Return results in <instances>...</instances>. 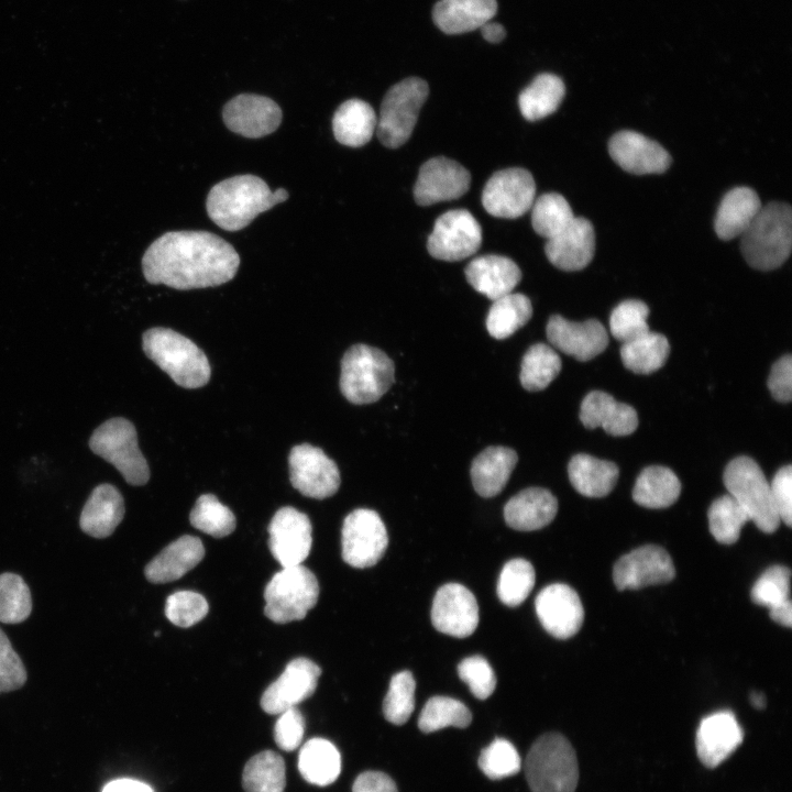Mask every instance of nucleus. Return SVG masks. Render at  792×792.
<instances>
[{"label": "nucleus", "instance_id": "49", "mask_svg": "<svg viewBox=\"0 0 792 792\" xmlns=\"http://www.w3.org/2000/svg\"><path fill=\"white\" fill-rule=\"evenodd\" d=\"M416 682L410 671L393 675L388 692L383 701L385 718L394 725L405 724L415 708Z\"/></svg>", "mask_w": 792, "mask_h": 792}, {"label": "nucleus", "instance_id": "29", "mask_svg": "<svg viewBox=\"0 0 792 792\" xmlns=\"http://www.w3.org/2000/svg\"><path fill=\"white\" fill-rule=\"evenodd\" d=\"M204 556L205 548L199 538L182 536L147 563L145 578L155 584L176 581L194 569Z\"/></svg>", "mask_w": 792, "mask_h": 792}, {"label": "nucleus", "instance_id": "33", "mask_svg": "<svg viewBox=\"0 0 792 792\" xmlns=\"http://www.w3.org/2000/svg\"><path fill=\"white\" fill-rule=\"evenodd\" d=\"M758 194L749 187H736L722 199L716 212L714 229L722 240L740 237L760 211Z\"/></svg>", "mask_w": 792, "mask_h": 792}, {"label": "nucleus", "instance_id": "36", "mask_svg": "<svg viewBox=\"0 0 792 792\" xmlns=\"http://www.w3.org/2000/svg\"><path fill=\"white\" fill-rule=\"evenodd\" d=\"M298 770L309 783L326 787L341 772V756L336 746L324 738H311L300 748Z\"/></svg>", "mask_w": 792, "mask_h": 792}, {"label": "nucleus", "instance_id": "40", "mask_svg": "<svg viewBox=\"0 0 792 792\" xmlns=\"http://www.w3.org/2000/svg\"><path fill=\"white\" fill-rule=\"evenodd\" d=\"M532 316L530 299L519 293H510L493 300L486 318L491 337L502 340L524 327Z\"/></svg>", "mask_w": 792, "mask_h": 792}, {"label": "nucleus", "instance_id": "45", "mask_svg": "<svg viewBox=\"0 0 792 792\" xmlns=\"http://www.w3.org/2000/svg\"><path fill=\"white\" fill-rule=\"evenodd\" d=\"M707 517L712 536L723 544L735 543L743 526L749 520L745 509L729 494L713 501Z\"/></svg>", "mask_w": 792, "mask_h": 792}, {"label": "nucleus", "instance_id": "15", "mask_svg": "<svg viewBox=\"0 0 792 792\" xmlns=\"http://www.w3.org/2000/svg\"><path fill=\"white\" fill-rule=\"evenodd\" d=\"M675 576L670 554L661 547L646 544L620 557L613 569L619 591L669 583Z\"/></svg>", "mask_w": 792, "mask_h": 792}, {"label": "nucleus", "instance_id": "2", "mask_svg": "<svg viewBox=\"0 0 792 792\" xmlns=\"http://www.w3.org/2000/svg\"><path fill=\"white\" fill-rule=\"evenodd\" d=\"M284 188L272 191L255 175H237L216 184L209 191L206 208L209 218L221 229L238 231L277 204L288 199Z\"/></svg>", "mask_w": 792, "mask_h": 792}, {"label": "nucleus", "instance_id": "43", "mask_svg": "<svg viewBox=\"0 0 792 792\" xmlns=\"http://www.w3.org/2000/svg\"><path fill=\"white\" fill-rule=\"evenodd\" d=\"M566 199L558 193L543 194L531 206V224L547 240L563 231L574 219Z\"/></svg>", "mask_w": 792, "mask_h": 792}, {"label": "nucleus", "instance_id": "44", "mask_svg": "<svg viewBox=\"0 0 792 792\" xmlns=\"http://www.w3.org/2000/svg\"><path fill=\"white\" fill-rule=\"evenodd\" d=\"M471 722V711L462 702L448 696H432L419 715L418 727L424 733H433L449 726L465 728Z\"/></svg>", "mask_w": 792, "mask_h": 792}, {"label": "nucleus", "instance_id": "60", "mask_svg": "<svg viewBox=\"0 0 792 792\" xmlns=\"http://www.w3.org/2000/svg\"><path fill=\"white\" fill-rule=\"evenodd\" d=\"M102 792H153V790L142 781L123 778L108 782Z\"/></svg>", "mask_w": 792, "mask_h": 792}, {"label": "nucleus", "instance_id": "57", "mask_svg": "<svg viewBox=\"0 0 792 792\" xmlns=\"http://www.w3.org/2000/svg\"><path fill=\"white\" fill-rule=\"evenodd\" d=\"M774 508L788 527L792 525V466L785 465L778 470L770 483Z\"/></svg>", "mask_w": 792, "mask_h": 792}, {"label": "nucleus", "instance_id": "53", "mask_svg": "<svg viewBox=\"0 0 792 792\" xmlns=\"http://www.w3.org/2000/svg\"><path fill=\"white\" fill-rule=\"evenodd\" d=\"M209 609L206 598L196 592L178 591L169 595L165 604L167 619L178 627H190L200 622Z\"/></svg>", "mask_w": 792, "mask_h": 792}, {"label": "nucleus", "instance_id": "34", "mask_svg": "<svg viewBox=\"0 0 792 792\" xmlns=\"http://www.w3.org/2000/svg\"><path fill=\"white\" fill-rule=\"evenodd\" d=\"M568 474L572 486L581 495L604 497L615 487L619 470L610 461L580 453L570 460Z\"/></svg>", "mask_w": 792, "mask_h": 792}, {"label": "nucleus", "instance_id": "5", "mask_svg": "<svg viewBox=\"0 0 792 792\" xmlns=\"http://www.w3.org/2000/svg\"><path fill=\"white\" fill-rule=\"evenodd\" d=\"M525 774L532 792H574L579 765L572 745L558 733L540 736L527 754Z\"/></svg>", "mask_w": 792, "mask_h": 792}, {"label": "nucleus", "instance_id": "4", "mask_svg": "<svg viewBox=\"0 0 792 792\" xmlns=\"http://www.w3.org/2000/svg\"><path fill=\"white\" fill-rule=\"evenodd\" d=\"M741 253L751 267L771 271L790 256L792 245V210L785 202L761 207L740 235Z\"/></svg>", "mask_w": 792, "mask_h": 792}, {"label": "nucleus", "instance_id": "56", "mask_svg": "<svg viewBox=\"0 0 792 792\" xmlns=\"http://www.w3.org/2000/svg\"><path fill=\"white\" fill-rule=\"evenodd\" d=\"M305 733V718L295 707L279 714L274 727L276 745L285 751H293L301 744Z\"/></svg>", "mask_w": 792, "mask_h": 792}, {"label": "nucleus", "instance_id": "10", "mask_svg": "<svg viewBox=\"0 0 792 792\" xmlns=\"http://www.w3.org/2000/svg\"><path fill=\"white\" fill-rule=\"evenodd\" d=\"M91 451L111 463L128 484L144 485L150 479L148 464L138 446L134 425L122 417L100 425L89 439Z\"/></svg>", "mask_w": 792, "mask_h": 792}, {"label": "nucleus", "instance_id": "24", "mask_svg": "<svg viewBox=\"0 0 792 792\" xmlns=\"http://www.w3.org/2000/svg\"><path fill=\"white\" fill-rule=\"evenodd\" d=\"M744 732L730 711H719L704 717L696 732V751L707 768L724 762L743 743Z\"/></svg>", "mask_w": 792, "mask_h": 792}, {"label": "nucleus", "instance_id": "8", "mask_svg": "<svg viewBox=\"0 0 792 792\" xmlns=\"http://www.w3.org/2000/svg\"><path fill=\"white\" fill-rule=\"evenodd\" d=\"M428 95L427 81L418 77L391 87L382 101L376 124L377 138L384 146L397 148L408 141Z\"/></svg>", "mask_w": 792, "mask_h": 792}, {"label": "nucleus", "instance_id": "6", "mask_svg": "<svg viewBox=\"0 0 792 792\" xmlns=\"http://www.w3.org/2000/svg\"><path fill=\"white\" fill-rule=\"evenodd\" d=\"M394 378V363L380 349L354 344L341 360L340 389L352 404L378 400L389 389Z\"/></svg>", "mask_w": 792, "mask_h": 792}, {"label": "nucleus", "instance_id": "59", "mask_svg": "<svg viewBox=\"0 0 792 792\" xmlns=\"http://www.w3.org/2000/svg\"><path fill=\"white\" fill-rule=\"evenodd\" d=\"M352 792H398L394 780L381 771L360 773L352 787Z\"/></svg>", "mask_w": 792, "mask_h": 792}, {"label": "nucleus", "instance_id": "62", "mask_svg": "<svg viewBox=\"0 0 792 792\" xmlns=\"http://www.w3.org/2000/svg\"><path fill=\"white\" fill-rule=\"evenodd\" d=\"M480 29L483 37L491 43H499L506 36L504 26L492 20L485 22Z\"/></svg>", "mask_w": 792, "mask_h": 792}, {"label": "nucleus", "instance_id": "7", "mask_svg": "<svg viewBox=\"0 0 792 792\" xmlns=\"http://www.w3.org/2000/svg\"><path fill=\"white\" fill-rule=\"evenodd\" d=\"M723 481L729 495L747 513L749 520L766 534L774 532L780 518L773 505L770 483L749 457H737L725 468Z\"/></svg>", "mask_w": 792, "mask_h": 792}, {"label": "nucleus", "instance_id": "21", "mask_svg": "<svg viewBox=\"0 0 792 792\" xmlns=\"http://www.w3.org/2000/svg\"><path fill=\"white\" fill-rule=\"evenodd\" d=\"M321 669L307 658H296L263 693L261 706L276 715L310 697L317 689Z\"/></svg>", "mask_w": 792, "mask_h": 792}, {"label": "nucleus", "instance_id": "27", "mask_svg": "<svg viewBox=\"0 0 792 792\" xmlns=\"http://www.w3.org/2000/svg\"><path fill=\"white\" fill-rule=\"evenodd\" d=\"M469 284L488 299L510 294L521 279L517 264L502 255L487 254L472 260L465 267Z\"/></svg>", "mask_w": 792, "mask_h": 792}, {"label": "nucleus", "instance_id": "47", "mask_svg": "<svg viewBox=\"0 0 792 792\" xmlns=\"http://www.w3.org/2000/svg\"><path fill=\"white\" fill-rule=\"evenodd\" d=\"M189 519L195 528L216 538L230 535L237 525L231 509L221 504L212 494H204L198 497Z\"/></svg>", "mask_w": 792, "mask_h": 792}, {"label": "nucleus", "instance_id": "32", "mask_svg": "<svg viewBox=\"0 0 792 792\" xmlns=\"http://www.w3.org/2000/svg\"><path fill=\"white\" fill-rule=\"evenodd\" d=\"M496 12V0H439L432 16L442 32L460 34L480 29Z\"/></svg>", "mask_w": 792, "mask_h": 792}, {"label": "nucleus", "instance_id": "50", "mask_svg": "<svg viewBox=\"0 0 792 792\" xmlns=\"http://www.w3.org/2000/svg\"><path fill=\"white\" fill-rule=\"evenodd\" d=\"M479 767L491 780H501L518 773L521 769V759L510 741L495 738L481 751Z\"/></svg>", "mask_w": 792, "mask_h": 792}, {"label": "nucleus", "instance_id": "3", "mask_svg": "<svg viewBox=\"0 0 792 792\" xmlns=\"http://www.w3.org/2000/svg\"><path fill=\"white\" fill-rule=\"evenodd\" d=\"M142 342L146 356L177 385L199 388L209 382L211 369L206 354L185 336L157 327L146 330Z\"/></svg>", "mask_w": 792, "mask_h": 792}, {"label": "nucleus", "instance_id": "17", "mask_svg": "<svg viewBox=\"0 0 792 792\" xmlns=\"http://www.w3.org/2000/svg\"><path fill=\"white\" fill-rule=\"evenodd\" d=\"M470 172L460 163L437 156L424 163L414 187V197L418 205L430 206L436 202L458 199L470 188Z\"/></svg>", "mask_w": 792, "mask_h": 792}, {"label": "nucleus", "instance_id": "31", "mask_svg": "<svg viewBox=\"0 0 792 792\" xmlns=\"http://www.w3.org/2000/svg\"><path fill=\"white\" fill-rule=\"evenodd\" d=\"M517 461V453L507 447L495 446L483 450L471 466V480L476 493L486 498L501 493Z\"/></svg>", "mask_w": 792, "mask_h": 792}, {"label": "nucleus", "instance_id": "61", "mask_svg": "<svg viewBox=\"0 0 792 792\" xmlns=\"http://www.w3.org/2000/svg\"><path fill=\"white\" fill-rule=\"evenodd\" d=\"M770 618L784 627L792 625V605L790 600L769 609Z\"/></svg>", "mask_w": 792, "mask_h": 792}, {"label": "nucleus", "instance_id": "14", "mask_svg": "<svg viewBox=\"0 0 792 792\" xmlns=\"http://www.w3.org/2000/svg\"><path fill=\"white\" fill-rule=\"evenodd\" d=\"M288 463L290 483L302 495L323 499L339 490V469L320 448L309 443L295 446L290 450Z\"/></svg>", "mask_w": 792, "mask_h": 792}, {"label": "nucleus", "instance_id": "52", "mask_svg": "<svg viewBox=\"0 0 792 792\" xmlns=\"http://www.w3.org/2000/svg\"><path fill=\"white\" fill-rule=\"evenodd\" d=\"M790 575V569L784 565L769 566L752 585L751 601L768 609L789 601Z\"/></svg>", "mask_w": 792, "mask_h": 792}, {"label": "nucleus", "instance_id": "42", "mask_svg": "<svg viewBox=\"0 0 792 792\" xmlns=\"http://www.w3.org/2000/svg\"><path fill=\"white\" fill-rule=\"evenodd\" d=\"M561 359L548 344H532L521 361L520 383L529 392L542 391L561 371Z\"/></svg>", "mask_w": 792, "mask_h": 792}, {"label": "nucleus", "instance_id": "18", "mask_svg": "<svg viewBox=\"0 0 792 792\" xmlns=\"http://www.w3.org/2000/svg\"><path fill=\"white\" fill-rule=\"evenodd\" d=\"M535 608L542 627L558 639L573 637L584 620V609L578 593L562 583L543 587L535 600Z\"/></svg>", "mask_w": 792, "mask_h": 792}, {"label": "nucleus", "instance_id": "46", "mask_svg": "<svg viewBox=\"0 0 792 792\" xmlns=\"http://www.w3.org/2000/svg\"><path fill=\"white\" fill-rule=\"evenodd\" d=\"M536 580L532 564L525 559H513L503 566L498 582L497 596L509 607L520 605L530 594Z\"/></svg>", "mask_w": 792, "mask_h": 792}, {"label": "nucleus", "instance_id": "16", "mask_svg": "<svg viewBox=\"0 0 792 792\" xmlns=\"http://www.w3.org/2000/svg\"><path fill=\"white\" fill-rule=\"evenodd\" d=\"M271 553L283 568L301 564L312 544V527L308 516L294 507L279 508L268 525Z\"/></svg>", "mask_w": 792, "mask_h": 792}, {"label": "nucleus", "instance_id": "13", "mask_svg": "<svg viewBox=\"0 0 792 792\" xmlns=\"http://www.w3.org/2000/svg\"><path fill=\"white\" fill-rule=\"evenodd\" d=\"M536 198V184L525 168H506L494 173L487 180L482 204L497 218L515 219L531 209Z\"/></svg>", "mask_w": 792, "mask_h": 792}, {"label": "nucleus", "instance_id": "63", "mask_svg": "<svg viewBox=\"0 0 792 792\" xmlns=\"http://www.w3.org/2000/svg\"><path fill=\"white\" fill-rule=\"evenodd\" d=\"M750 702L758 710H761L766 706V698L763 694L758 692H754L750 694Z\"/></svg>", "mask_w": 792, "mask_h": 792}, {"label": "nucleus", "instance_id": "48", "mask_svg": "<svg viewBox=\"0 0 792 792\" xmlns=\"http://www.w3.org/2000/svg\"><path fill=\"white\" fill-rule=\"evenodd\" d=\"M32 610L31 592L24 580L11 572L0 574V622H24Z\"/></svg>", "mask_w": 792, "mask_h": 792}, {"label": "nucleus", "instance_id": "39", "mask_svg": "<svg viewBox=\"0 0 792 792\" xmlns=\"http://www.w3.org/2000/svg\"><path fill=\"white\" fill-rule=\"evenodd\" d=\"M670 352L668 339L657 332L648 331L620 348V358L625 367L636 374H650L666 363Z\"/></svg>", "mask_w": 792, "mask_h": 792}, {"label": "nucleus", "instance_id": "11", "mask_svg": "<svg viewBox=\"0 0 792 792\" xmlns=\"http://www.w3.org/2000/svg\"><path fill=\"white\" fill-rule=\"evenodd\" d=\"M388 536L380 515L358 508L344 519L341 530L342 559L351 566L365 569L375 565L384 556Z\"/></svg>", "mask_w": 792, "mask_h": 792}, {"label": "nucleus", "instance_id": "54", "mask_svg": "<svg viewBox=\"0 0 792 792\" xmlns=\"http://www.w3.org/2000/svg\"><path fill=\"white\" fill-rule=\"evenodd\" d=\"M458 674L479 700H486L495 691L496 675L484 657L471 656L463 659L458 666Z\"/></svg>", "mask_w": 792, "mask_h": 792}, {"label": "nucleus", "instance_id": "37", "mask_svg": "<svg viewBox=\"0 0 792 792\" xmlns=\"http://www.w3.org/2000/svg\"><path fill=\"white\" fill-rule=\"evenodd\" d=\"M681 483L675 473L660 465L644 469L636 480L632 498L646 508H666L680 496Z\"/></svg>", "mask_w": 792, "mask_h": 792}, {"label": "nucleus", "instance_id": "1", "mask_svg": "<svg viewBox=\"0 0 792 792\" xmlns=\"http://www.w3.org/2000/svg\"><path fill=\"white\" fill-rule=\"evenodd\" d=\"M234 248L207 231H170L157 238L142 257L150 284L186 290L231 280L239 268Z\"/></svg>", "mask_w": 792, "mask_h": 792}, {"label": "nucleus", "instance_id": "51", "mask_svg": "<svg viewBox=\"0 0 792 792\" xmlns=\"http://www.w3.org/2000/svg\"><path fill=\"white\" fill-rule=\"evenodd\" d=\"M648 315L649 308L644 301L636 299L622 301L610 314V333L623 343L640 337L650 331L647 323Z\"/></svg>", "mask_w": 792, "mask_h": 792}, {"label": "nucleus", "instance_id": "41", "mask_svg": "<svg viewBox=\"0 0 792 792\" xmlns=\"http://www.w3.org/2000/svg\"><path fill=\"white\" fill-rule=\"evenodd\" d=\"M242 785L245 792H284V759L272 750L253 756L243 769Z\"/></svg>", "mask_w": 792, "mask_h": 792}, {"label": "nucleus", "instance_id": "25", "mask_svg": "<svg viewBox=\"0 0 792 792\" xmlns=\"http://www.w3.org/2000/svg\"><path fill=\"white\" fill-rule=\"evenodd\" d=\"M544 252L551 264L559 270H583L590 264L595 252L593 224L583 217H575L563 231L547 240Z\"/></svg>", "mask_w": 792, "mask_h": 792}, {"label": "nucleus", "instance_id": "38", "mask_svg": "<svg viewBox=\"0 0 792 792\" xmlns=\"http://www.w3.org/2000/svg\"><path fill=\"white\" fill-rule=\"evenodd\" d=\"M564 94L565 86L560 77L549 73L540 74L520 92V112L528 121L543 119L559 108Z\"/></svg>", "mask_w": 792, "mask_h": 792}, {"label": "nucleus", "instance_id": "58", "mask_svg": "<svg viewBox=\"0 0 792 792\" xmlns=\"http://www.w3.org/2000/svg\"><path fill=\"white\" fill-rule=\"evenodd\" d=\"M771 396L779 403H789L792 397V358L783 355L773 363L768 381Z\"/></svg>", "mask_w": 792, "mask_h": 792}, {"label": "nucleus", "instance_id": "28", "mask_svg": "<svg viewBox=\"0 0 792 792\" xmlns=\"http://www.w3.org/2000/svg\"><path fill=\"white\" fill-rule=\"evenodd\" d=\"M558 512L557 498L542 487H528L514 495L504 507L508 527L532 531L549 525Z\"/></svg>", "mask_w": 792, "mask_h": 792}, {"label": "nucleus", "instance_id": "26", "mask_svg": "<svg viewBox=\"0 0 792 792\" xmlns=\"http://www.w3.org/2000/svg\"><path fill=\"white\" fill-rule=\"evenodd\" d=\"M580 419L587 429L602 427L606 433L616 437L628 436L638 427L636 410L602 391H593L584 397Z\"/></svg>", "mask_w": 792, "mask_h": 792}, {"label": "nucleus", "instance_id": "19", "mask_svg": "<svg viewBox=\"0 0 792 792\" xmlns=\"http://www.w3.org/2000/svg\"><path fill=\"white\" fill-rule=\"evenodd\" d=\"M433 627L446 635L465 638L479 625V605L473 593L459 583L442 585L431 607Z\"/></svg>", "mask_w": 792, "mask_h": 792}, {"label": "nucleus", "instance_id": "55", "mask_svg": "<svg viewBox=\"0 0 792 792\" xmlns=\"http://www.w3.org/2000/svg\"><path fill=\"white\" fill-rule=\"evenodd\" d=\"M25 667L0 628V694L21 689L26 682Z\"/></svg>", "mask_w": 792, "mask_h": 792}, {"label": "nucleus", "instance_id": "30", "mask_svg": "<svg viewBox=\"0 0 792 792\" xmlns=\"http://www.w3.org/2000/svg\"><path fill=\"white\" fill-rule=\"evenodd\" d=\"M124 516V501L117 487L105 483L96 486L79 518L81 530L98 539L109 537Z\"/></svg>", "mask_w": 792, "mask_h": 792}, {"label": "nucleus", "instance_id": "9", "mask_svg": "<svg viewBox=\"0 0 792 792\" xmlns=\"http://www.w3.org/2000/svg\"><path fill=\"white\" fill-rule=\"evenodd\" d=\"M319 584L315 574L299 564L283 568L264 591L265 615L277 624L305 618L318 602Z\"/></svg>", "mask_w": 792, "mask_h": 792}, {"label": "nucleus", "instance_id": "12", "mask_svg": "<svg viewBox=\"0 0 792 792\" xmlns=\"http://www.w3.org/2000/svg\"><path fill=\"white\" fill-rule=\"evenodd\" d=\"M481 244L482 228L477 220L466 209H454L436 220L427 249L437 260L455 262L473 255Z\"/></svg>", "mask_w": 792, "mask_h": 792}, {"label": "nucleus", "instance_id": "22", "mask_svg": "<svg viewBox=\"0 0 792 792\" xmlns=\"http://www.w3.org/2000/svg\"><path fill=\"white\" fill-rule=\"evenodd\" d=\"M546 332L556 349L582 362L592 360L608 345L606 329L596 319L574 322L553 315L548 320Z\"/></svg>", "mask_w": 792, "mask_h": 792}, {"label": "nucleus", "instance_id": "23", "mask_svg": "<svg viewBox=\"0 0 792 792\" xmlns=\"http://www.w3.org/2000/svg\"><path fill=\"white\" fill-rule=\"evenodd\" d=\"M608 152L617 165L635 175L661 174L671 164V156L659 143L629 130L610 138Z\"/></svg>", "mask_w": 792, "mask_h": 792}, {"label": "nucleus", "instance_id": "35", "mask_svg": "<svg viewBox=\"0 0 792 792\" xmlns=\"http://www.w3.org/2000/svg\"><path fill=\"white\" fill-rule=\"evenodd\" d=\"M374 109L361 99L344 101L334 112L332 130L336 140L351 147L366 144L376 130Z\"/></svg>", "mask_w": 792, "mask_h": 792}, {"label": "nucleus", "instance_id": "20", "mask_svg": "<svg viewBox=\"0 0 792 792\" xmlns=\"http://www.w3.org/2000/svg\"><path fill=\"white\" fill-rule=\"evenodd\" d=\"M279 106L268 97L241 94L226 103L222 119L232 132L257 139L276 131L282 121Z\"/></svg>", "mask_w": 792, "mask_h": 792}]
</instances>
